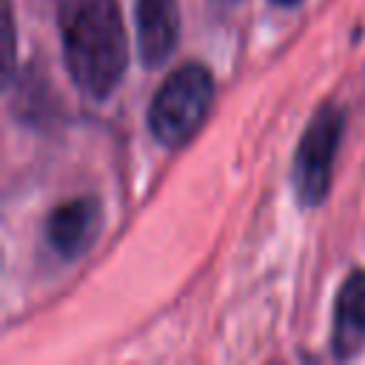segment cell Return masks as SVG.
I'll return each mask as SVG.
<instances>
[{"mask_svg":"<svg viewBox=\"0 0 365 365\" xmlns=\"http://www.w3.org/2000/svg\"><path fill=\"white\" fill-rule=\"evenodd\" d=\"M60 37L74 86L94 100L108 97L128 66V34L117 0H63Z\"/></svg>","mask_w":365,"mask_h":365,"instance_id":"cell-1","label":"cell"},{"mask_svg":"<svg viewBox=\"0 0 365 365\" xmlns=\"http://www.w3.org/2000/svg\"><path fill=\"white\" fill-rule=\"evenodd\" d=\"M271 3H277V6H297V3H302V0H271Z\"/></svg>","mask_w":365,"mask_h":365,"instance_id":"cell-7","label":"cell"},{"mask_svg":"<svg viewBox=\"0 0 365 365\" xmlns=\"http://www.w3.org/2000/svg\"><path fill=\"white\" fill-rule=\"evenodd\" d=\"M331 342L336 356H354L365 348V271H354L336 294Z\"/></svg>","mask_w":365,"mask_h":365,"instance_id":"cell-6","label":"cell"},{"mask_svg":"<svg viewBox=\"0 0 365 365\" xmlns=\"http://www.w3.org/2000/svg\"><path fill=\"white\" fill-rule=\"evenodd\" d=\"M217 3H240V0H217Z\"/></svg>","mask_w":365,"mask_h":365,"instance_id":"cell-8","label":"cell"},{"mask_svg":"<svg viewBox=\"0 0 365 365\" xmlns=\"http://www.w3.org/2000/svg\"><path fill=\"white\" fill-rule=\"evenodd\" d=\"M345 114L336 106L317 108L314 120L308 123L299 148L294 154V191L302 205H319L328 197L334 160L339 151Z\"/></svg>","mask_w":365,"mask_h":365,"instance_id":"cell-3","label":"cell"},{"mask_svg":"<svg viewBox=\"0 0 365 365\" xmlns=\"http://www.w3.org/2000/svg\"><path fill=\"white\" fill-rule=\"evenodd\" d=\"M100 222H103L100 202L94 197H74L51 211V217L46 222L48 245L60 257L74 259L91 248V242L100 234Z\"/></svg>","mask_w":365,"mask_h":365,"instance_id":"cell-4","label":"cell"},{"mask_svg":"<svg viewBox=\"0 0 365 365\" xmlns=\"http://www.w3.org/2000/svg\"><path fill=\"white\" fill-rule=\"evenodd\" d=\"M214 100V77L202 63L174 68L148 106V128L165 148L185 145L205 123Z\"/></svg>","mask_w":365,"mask_h":365,"instance_id":"cell-2","label":"cell"},{"mask_svg":"<svg viewBox=\"0 0 365 365\" xmlns=\"http://www.w3.org/2000/svg\"><path fill=\"white\" fill-rule=\"evenodd\" d=\"M137 51L143 66H163L180 37L177 0H137Z\"/></svg>","mask_w":365,"mask_h":365,"instance_id":"cell-5","label":"cell"}]
</instances>
